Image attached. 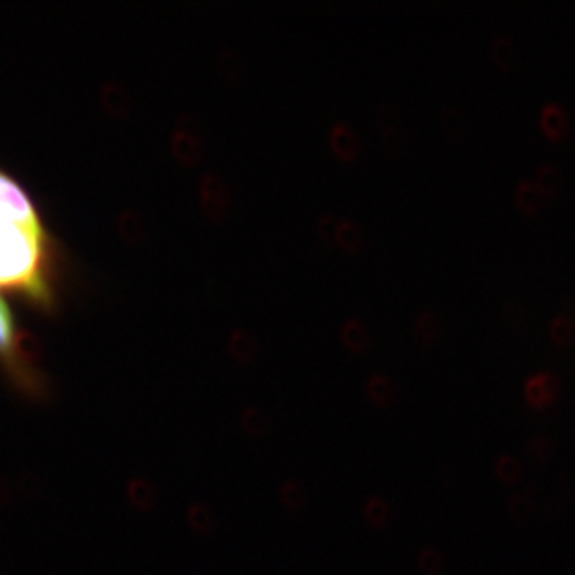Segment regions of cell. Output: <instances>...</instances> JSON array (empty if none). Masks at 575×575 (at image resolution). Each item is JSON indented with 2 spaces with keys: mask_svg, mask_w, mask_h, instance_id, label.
Here are the masks:
<instances>
[{
  "mask_svg": "<svg viewBox=\"0 0 575 575\" xmlns=\"http://www.w3.org/2000/svg\"><path fill=\"white\" fill-rule=\"evenodd\" d=\"M443 121H444L446 131L454 134V136L462 134L465 131V128H467V117H465L462 109H457V107H452V109H449V111H446L443 115Z\"/></svg>",
  "mask_w": 575,
  "mask_h": 575,
  "instance_id": "603a6c76",
  "label": "cell"
},
{
  "mask_svg": "<svg viewBox=\"0 0 575 575\" xmlns=\"http://www.w3.org/2000/svg\"><path fill=\"white\" fill-rule=\"evenodd\" d=\"M366 515H368L369 521H372L376 526H384L389 518L387 504L379 499H372L368 504V509H366Z\"/></svg>",
  "mask_w": 575,
  "mask_h": 575,
  "instance_id": "d4e9b609",
  "label": "cell"
},
{
  "mask_svg": "<svg viewBox=\"0 0 575 575\" xmlns=\"http://www.w3.org/2000/svg\"><path fill=\"white\" fill-rule=\"evenodd\" d=\"M532 504L524 494H513L509 497V513L511 518L518 519V521H524L528 519L532 513Z\"/></svg>",
  "mask_w": 575,
  "mask_h": 575,
  "instance_id": "7402d4cb",
  "label": "cell"
},
{
  "mask_svg": "<svg viewBox=\"0 0 575 575\" xmlns=\"http://www.w3.org/2000/svg\"><path fill=\"white\" fill-rule=\"evenodd\" d=\"M528 454L532 461L537 463H548L550 458L553 456V444L552 439L547 438L545 435H537L532 438V441L529 443Z\"/></svg>",
  "mask_w": 575,
  "mask_h": 575,
  "instance_id": "d6986e66",
  "label": "cell"
},
{
  "mask_svg": "<svg viewBox=\"0 0 575 575\" xmlns=\"http://www.w3.org/2000/svg\"><path fill=\"white\" fill-rule=\"evenodd\" d=\"M101 100L106 111L115 115V117H124V115L130 112V96H128L126 90L120 87L119 83L109 82L104 85L101 90Z\"/></svg>",
  "mask_w": 575,
  "mask_h": 575,
  "instance_id": "52a82bcc",
  "label": "cell"
},
{
  "mask_svg": "<svg viewBox=\"0 0 575 575\" xmlns=\"http://www.w3.org/2000/svg\"><path fill=\"white\" fill-rule=\"evenodd\" d=\"M545 198L547 197L538 189L535 181L523 179L516 186V203L524 211L535 213L537 210H540Z\"/></svg>",
  "mask_w": 575,
  "mask_h": 575,
  "instance_id": "30bf717a",
  "label": "cell"
},
{
  "mask_svg": "<svg viewBox=\"0 0 575 575\" xmlns=\"http://www.w3.org/2000/svg\"><path fill=\"white\" fill-rule=\"evenodd\" d=\"M119 230L128 242L136 243L139 240H143L144 235L143 221H141V218L136 213H133L130 210H125L119 214Z\"/></svg>",
  "mask_w": 575,
  "mask_h": 575,
  "instance_id": "9a60e30c",
  "label": "cell"
},
{
  "mask_svg": "<svg viewBox=\"0 0 575 575\" xmlns=\"http://www.w3.org/2000/svg\"><path fill=\"white\" fill-rule=\"evenodd\" d=\"M495 475L504 485L513 486L521 478V465L511 456H500L495 461Z\"/></svg>",
  "mask_w": 575,
  "mask_h": 575,
  "instance_id": "2e32d148",
  "label": "cell"
},
{
  "mask_svg": "<svg viewBox=\"0 0 575 575\" xmlns=\"http://www.w3.org/2000/svg\"><path fill=\"white\" fill-rule=\"evenodd\" d=\"M415 334L427 344L438 340L439 334H441V318L432 310L422 312L415 321Z\"/></svg>",
  "mask_w": 575,
  "mask_h": 575,
  "instance_id": "7c38bea8",
  "label": "cell"
},
{
  "mask_svg": "<svg viewBox=\"0 0 575 575\" xmlns=\"http://www.w3.org/2000/svg\"><path fill=\"white\" fill-rule=\"evenodd\" d=\"M369 395L379 406H387L393 400V385L385 376L376 374L369 381Z\"/></svg>",
  "mask_w": 575,
  "mask_h": 575,
  "instance_id": "ac0fdd59",
  "label": "cell"
},
{
  "mask_svg": "<svg viewBox=\"0 0 575 575\" xmlns=\"http://www.w3.org/2000/svg\"><path fill=\"white\" fill-rule=\"evenodd\" d=\"M342 339L347 344V347H350L355 352H362L363 348L368 345V333L363 328V325L360 321L350 320L347 321L344 328H342Z\"/></svg>",
  "mask_w": 575,
  "mask_h": 575,
  "instance_id": "e0dca14e",
  "label": "cell"
},
{
  "mask_svg": "<svg viewBox=\"0 0 575 575\" xmlns=\"http://www.w3.org/2000/svg\"><path fill=\"white\" fill-rule=\"evenodd\" d=\"M550 334L556 345L569 347L575 339V323L567 315H558L553 318Z\"/></svg>",
  "mask_w": 575,
  "mask_h": 575,
  "instance_id": "5bb4252c",
  "label": "cell"
},
{
  "mask_svg": "<svg viewBox=\"0 0 575 575\" xmlns=\"http://www.w3.org/2000/svg\"><path fill=\"white\" fill-rule=\"evenodd\" d=\"M189 515H191L192 526L197 530L208 534V532H210L214 528L213 516H211V513H210V510L206 509V506L195 505L191 509V513H189Z\"/></svg>",
  "mask_w": 575,
  "mask_h": 575,
  "instance_id": "cb8c5ba5",
  "label": "cell"
},
{
  "mask_svg": "<svg viewBox=\"0 0 575 575\" xmlns=\"http://www.w3.org/2000/svg\"><path fill=\"white\" fill-rule=\"evenodd\" d=\"M26 225L42 227L39 210L20 182L0 168V227Z\"/></svg>",
  "mask_w": 575,
  "mask_h": 575,
  "instance_id": "7a4b0ae2",
  "label": "cell"
},
{
  "mask_svg": "<svg viewBox=\"0 0 575 575\" xmlns=\"http://www.w3.org/2000/svg\"><path fill=\"white\" fill-rule=\"evenodd\" d=\"M537 186L543 192L545 197L550 195H556L559 192V189L562 186V177L559 170L552 163H542L537 170Z\"/></svg>",
  "mask_w": 575,
  "mask_h": 575,
  "instance_id": "4fadbf2b",
  "label": "cell"
},
{
  "mask_svg": "<svg viewBox=\"0 0 575 575\" xmlns=\"http://www.w3.org/2000/svg\"><path fill=\"white\" fill-rule=\"evenodd\" d=\"M491 57L500 67L504 69H511L516 64L518 59V50L516 45L510 35L506 34H495L491 40Z\"/></svg>",
  "mask_w": 575,
  "mask_h": 575,
  "instance_id": "9c48e42d",
  "label": "cell"
},
{
  "mask_svg": "<svg viewBox=\"0 0 575 575\" xmlns=\"http://www.w3.org/2000/svg\"><path fill=\"white\" fill-rule=\"evenodd\" d=\"M331 146L338 155L352 158L358 150L357 133L350 125L336 124L331 130Z\"/></svg>",
  "mask_w": 575,
  "mask_h": 575,
  "instance_id": "ba28073f",
  "label": "cell"
},
{
  "mask_svg": "<svg viewBox=\"0 0 575 575\" xmlns=\"http://www.w3.org/2000/svg\"><path fill=\"white\" fill-rule=\"evenodd\" d=\"M444 561L441 553L435 548H424L419 553V567L427 575H438L443 571Z\"/></svg>",
  "mask_w": 575,
  "mask_h": 575,
  "instance_id": "ffe728a7",
  "label": "cell"
},
{
  "mask_svg": "<svg viewBox=\"0 0 575 575\" xmlns=\"http://www.w3.org/2000/svg\"><path fill=\"white\" fill-rule=\"evenodd\" d=\"M235 338H237V340H240V345H238V348H240V355H238V360H240V357H243V360H247V358H249L251 355H253V352H254V345H253V342H251V339L248 338L247 334H242L240 331H235Z\"/></svg>",
  "mask_w": 575,
  "mask_h": 575,
  "instance_id": "484cf974",
  "label": "cell"
},
{
  "mask_svg": "<svg viewBox=\"0 0 575 575\" xmlns=\"http://www.w3.org/2000/svg\"><path fill=\"white\" fill-rule=\"evenodd\" d=\"M48 235L42 227H0V290L18 292L29 304L50 312L57 305Z\"/></svg>",
  "mask_w": 575,
  "mask_h": 575,
  "instance_id": "6da1fadb",
  "label": "cell"
},
{
  "mask_svg": "<svg viewBox=\"0 0 575 575\" xmlns=\"http://www.w3.org/2000/svg\"><path fill=\"white\" fill-rule=\"evenodd\" d=\"M336 235H338V240L348 249H355L360 244V229L358 225L355 224L350 219H344L338 225V230H336Z\"/></svg>",
  "mask_w": 575,
  "mask_h": 575,
  "instance_id": "44dd1931",
  "label": "cell"
},
{
  "mask_svg": "<svg viewBox=\"0 0 575 575\" xmlns=\"http://www.w3.org/2000/svg\"><path fill=\"white\" fill-rule=\"evenodd\" d=\"M540 124L543 130L552 138L564 136L569 126V119L564 109L558 102L550 101L540 111Z\"/></svg>",
  "mask_w": 575,
  "mask_h": 575,
  "instance_id": "8992f818",
  "label": "cell"
},
{
  "mask_svg": "<svg viewBox=\"0 0 575 575\" xmlns=\"http://www.w3.org/2000/svg\"><path fill=\"white\" fill-rule=\"evenodd\" d=\"M20 329L15 326L13 312L8 302L0 295V364L7 371L15 358L16 340Z\"/></svg>",
  "mask_w": 575,
  "mask_h": 575,
  "instance_id": "277c9868",
  "label": "cell"
},
{
  "mask_svg": "<svg viewBox=\"0 0 575 575\" xmlns=\"http://www.w3.org/2000/svg\"><path fill=\"white\" fill-rule=\"evenodd\" d=\"M173 149L182 162L194 163L200 157L201 144L194 133H187L182 128H177L173 134Z\"/></svg>",
  "mask_w": 575,
  "mask_h": 575,
  "instance_id": "8fae6325",
  "label": "cell"
},
{
  "mask_svg": "<svg viewBox=\"0 0 575 575\" xmlns=\"http://www.w3.org/2000/svg\"><path fill=\"white\" fill-rule=\"evenodd\" d=\"M201 200H203L206 211L211 213L213 216L223 214V211L227 208L229 194L225 191L221 177L213 173L203 176V181H201Z\"/></svg>",
  "mask_w": 575,
  "mask_h": 575,
  "instance_id": "5b68a950",
  "label": "cell"
},
{
  "mask_svg": "<svg viewBox=\"0 0 575 575\" xmlns=\"http://www.w3.org/2000/svg\"><path fill=\"white\" fill-rule=\"evenodd\" d=\"M559 393V382L550 372H538V374L528 379L524 385L526 400L530 406L543 409L553 405L556 396Z\"/></svg>",
  "mask_w": 575,
  "mask_h": 575,
  "instance_id": "3957f363",
  "label": "cell"
}]
</instances>
